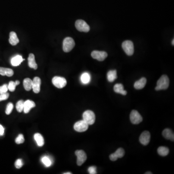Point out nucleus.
<instances>
[{
	"label": "nucleus",
	"mask_w": 174,
	"mask_h": 174,
	"mask_svg": "<svg viewBox=\"0 0 174 174\" xmlns=\"http://www.w3.org/2000/svg\"><path fill=\"white\" fill-rule=\"evenodd\" d=\"M169 85V79L166 75H163L157 82V86L155 90H166Z\"/></svg>",
	"instance_id": "obj_1"
},
{
	"label": "nucleus",
	"mask_w": 174,
	"mask_h": 174,
	"mask_svg": "<svg viewBox=\"0 0 174 174\" xmlns=\"http://www.w3.org/2000/svg\"><path fill=\"white\" fill-rule=\"evenodd\" d=\"M75 46V42L73 38L67 37L64 39L62 49L65 52H69L73 49Z\"/></svg>",
	"instance_id": "obj_2"
},
{
	"label": "nucleus",
	"mask_w": 174,
	"mask_h": 174,
	"mask_svg": "<svg viewBox=\"0 0 174 174\" xmlns=\"http://www.w3.org/2000/svg\"><path fill=\"white\" fill-rule=\"evenodd\" d=\"M83 120L88 123L89 125H93L95 122V114L91 110L85 111L83 114Z\"/></svg>",
	"instance_id": "obj_3"
},
{
	"label": "nucleus",
	"mask_w": 174,
	"mask_h": 174,
	"mask_svg": "<svg viewBox=\"0 0 174 174\" xmlns=\"http://www.w3.org/2000/svg\"><path fill=\"white\" fill-rule=\"evenodd\" d=\"M122 48L128 56H131L134 53V44L131 41L126 40L122 44Z\"/></svg>",
	"instance_id": "obj_4"
},
{
	"label": "nucleus",
	"mask_w": 174,
	"mask_h": 174,
	"mask_svg": "<svg viewBox=\"0 0 174 174\" xmlns=\"http://www.w3.org/2000/svg\"><path fill=\"white\" fill-rule=\"evenodd\" d=\"M75 26L78 30L80 32H85L87 33L90 30V27L88 25V24L83 21V20H79L76 21L75 23Z\"/></svg>",
	"instance_id": "obj_5"
},
{
	"label": "nucleus",
	"mask_w": 174,
	"mask_h": 174,
	"mask_svg": "<svg viewBox=\"0 0 174 174\" xmlns=\"http://www.w3.org/2000/svg\"><path fill=\"white\" fill-rule=\"evenodd\" d=\"M52 81L54 85L59 89L64 88L67 84V81L62 77H54Z\"/></svg>",
	"instance_id": "obj_6"
},
{
	"label": "nucleus",
	"mask_w": 174,
	"mask_h": 174,
	"mask_svg": "<svg viewBox=\"0 0 174 174\" xmlns=\"http://www.w3.org/2000/svg\"><path fill=\"white\" fill-rule=\"evenodd\" d=\"M89 124L84 120L77 122L74 126V130L78 132H84L88 130Z\"/></svg>",
	"instance_id": "obj_7"
},
{
	"label": "nucleus",
	"mask_w": 174,
	"mask_h": 174,
	"mask_svg": "<svg viewBox=\"0 0 174 174\" xmlns=\"http://www.w3.org/2000/svg\"><path fill=\"white\" fill-rule=\"evenodd\" d=\"M130 120L131 123L134 124H138L142 122L143 118L138 112L135 110L131 111L130 114Z\"/></svg>",
	"instance_id": "obj_8"
},
{
	"label": "nucleus",
	"mask_w": 174,
	"mask_h": 174,
	"mask_svg": "<svg viewBox=\"0 0 174 174\" xmlns=\"http://www.w3.org/2000/svg\"><path fill=\"white\" fill-rule=\"evenodd\" d=\"M75 154L77 156V164L78 166H81L86 161V154L82 150H78L75 152Z\"/></svg>",
	"instance_id": "obj_9"
},
{
	"label": "nucleus",
	"mask_w": 174,
	"mask_h": 174,
	"mask_svg": "<svg viewBox=\"0 0 174 174\" xmlns=\"http://www.w3.org/2000/svg\"><path fill=\"white\" fill-rule=\"evenodd\" d=\"M91 57L99 61H103L107 57V53L105 51H93L91 54Z\"/></svg>",
	"instance_id": "obj_10"
},
{
	"label": "nucleus",
	"mask_w": 174,
	"mask_h": 174,
	"mask_svg": "<svg viewBox=\"0 0 174 174\" xmlns=\"http://www.w3.org/2000/svg\"><path fill=\"white\" fill-rule=\"evenodd\" d=\"M150 132L147 131H145L141 134L139 138V141L142 145L146 146L150 143Z\"/></svg>",
	"instance_id": "obj_11"
},
{
	"label": "nucleus",
	"mask_w": 174,
	"mask_h": 174,
	"mask_svg": "<svg viewBox=\"0 0 174 174\" xmlns=\"http://www.w3.org/2000/svg\"><path fill=\"white\" fill-rule=\"evenodd\" d=\"M124 154V150L122 148H119L116 150V152L110 155L109 158L112 161H116L118 159L123 157Z\"/></svg>",
	"instance_id": "obj_12"
},
{
	"label": "nucleus",
	"mask_w": 174,
	"mask_h": 174,
	"mask_svg": "<svg viewBox=\"0 0 174 174\" xmlns=\"http://www.w3.org/2000/svg\"><path fill=\"white\" fill-rule=\"evenodd\" d=\"M41 83V79L38 77H35L33 79L32 89L34 93H38L40 91Z\"/></svg>",
	"instance_id": "obj_13"
},
{
	"label": "nucleus",
	"mask_w": 174,
	"mask_h": 174,
	"mask_svg": "<svg viewBox=\"0 0 174 174\" xmlns=\"http://www.w3.org/2000/svg\"><path fill=\"white\" fill-rule=\"evenodd\" d=\"M35 106H36V103H34L33 101L29 100H27L24 102L23 111L25 113H28L30 111V110Z\"/></svg>",
	"instance_id": "obj_14"
},
{
	"label": "nucleus",
	"mask_w": 174,
	"mask_h": 174,
	"mask_svg": "<svg viewBox=\"0 0 174 174\" xmlns=\"http://www.w3.org/2000/svg\"><path fill=\"white\" fill-rule=\"evenodd\" d=\"M28 65L29 67L33 68V69L36 70L38 66L35 61V57L33 54L30 53L28 57Z\"/></svg>",
	"instance_id": "obj_15"
},
{
	"label": "nucleus",
	"mask_w": 174,
	"mask_h": 174,
	"mask_svg": "<svg viewBox=\"0 0 174 174\" xmlns=\"http://www.w3.org/2000/svg\"><path fill=\"white\" fill-rule=\"evenodd\" d=\"M147 83L146 78H142L139 81H136L134 84V87L136 90H141L144 88Z\"/></svg>",
	"instance_id": "obj_16"
},
{
	"label": "nucleus",
	"mask_w": 174,
	"mask_h": 174,
	"mask_svg": "<svg viewBox=\"0 0 174 174\" xmlns=\"http://www.w3.org/2000/svg\"><path fill=\"white\" fill-rule=\"evenodd\" d=\"M163 135L166 139L171 140L174 141V134L173 131L169 129H164L163 131Z\"/></svg>",
	"instance_id": "obj_17"
},
{
	"label": "nucleus",
	"mask_w": 174,
	"mask_h": 174,
	"mask_svg": "<svg viewBox=\"0 0 174 174\" xmlns=\"http://www.w3.org/2000/svg\"><path fill=\"white\" fill-rule=\"evenodd\" d=\"M19 41H20L16 33L14 32H11L9 34V42L10 44L12 45L15 46L18 44Z\"/></svg>",
	"instance_id": "obj_18"
},
{
	"label": "nucleus",
	"mask_w": 174,
	"mask_h": 174,
	"mask_svg": "<svg viewBox=\"0 0 174 174\" xmlns=\"http://www.w3.org/2000/svg\"><path fill=\"white\" fill-rule=\"evenodd\" d=\"M25 59H23L22 56L21 55H17L12 58L11 60V65L14 66H17L21 65V63L23 62Z\"/></svg>",
	"instance_id": "obj_19"
},
{
	"label": "nucleus",
	"mask_w": 174,
	"mask_h": 174,
	"mask_svg": "<svg viewBox=\"0 0 174 174\" xmlns=\"http://www.w3.org/2000/svg\"><path fill=\"white\" fill-rule=\"evenodd\" d=\"M114 90L118 93L121 94L122 95H126L127 91L124 90V87L122 84H116L114 86Z\"/></svg>",
	"instance_id": "obj_20"
},
{
	"label": "nucleus",
	"mask_w": 174,
	"mask_h": 174,
	"mask_svg": "<svg viewBox=\"0 0 174 174\" xmlns=\"http://www.w3.org/2000/svg\"><path fill=\"white\" fill-rule=\"evenodd\" d=\"M0 74L2 76H6L10 77L13 76L14 71L10 68L0 67Z\"/></svg>",
	"instance_id": "obj_21"
},
{
	"label": "nucleus",
	"mask_w": 174,
	"mask_h": 174,
	"mask_svg": "<svg viewBox=\"0 0 174 174\" xmlns=\"http://www.w3.org/2000/svg\"><path fill=\"white\" fill-rule=\"evenodd\" d=\"M107 78L110 82H113L117 78V71L115 70H110L107 74Z\"/></svg>",
	"instance_id": "obj_22"
},
{
	"label": "nucleus",
	"mask_w": 174,
	"mask_h": 174,
	"mask_svg": "<svg viewBox=\"0 0 174 174\" xmlns=\"http://www.w3.org/2000/svg\"><path fill=\"white\" fill-rule=\"evenodd\" d=\"M34 138L38 146L42 147L44 145V139L42 135L39 133L35 134Z\"/></svg>",
	"instance_id": "obj_23"
},
{
	"label": "nucleus",
	"mask_w": 174,
	"mask_h": 174,
	"mask_svg": "<svg viewBox=\"0 0 174 174\" xmlns=\"http://www.w3.org/2000/svg\"><path fill=\"white\" fill-rule=\"evenodd\" d=\"M32 84H33V81H32L30 78H26L23 81L24 88L27 91H30L32 90Z\"/></svg>",
	"instance_id": "obj_24"
},
{
	"label": "nucleus",
	"mask_w": 174,
	"mask_h": 174,
	"mask_svg": "<svg viewBox=\"0 0 174 174\" xmlns=\"http://www.w3.org/2000/svg\"><path fill=\"white\" fill-rule=\"evenodd\" d=\"M81 81L84 84H87L90 81V76L87 72H85L82 74L81 78Z\"/></svg>",
	"instance_id": "obj_25"
},
{
	"label": "nucleus",
	"mask_w": 174,
	"mask_h": 174,
	"mask_svg": "<svg viewBox=\"0 0 174 174\" xmlns=\"http://www.w3.org/2000/svg\"><path fill=\"white\" fill-rule=\"evenodd\" d=\"M158 153L160 155L162 156H166L169 153V150L168 148L166 147H160L158 149Z\"/></svg>",
	"instance_id": "obj_26"
},
{
	"label": "nucleus",
	"mask_w": 174,
	"mask_h": 174,
	"mask_svg": "<svg viewBox=\"0 0 174 174\" xmlns=\"http://www.w3.org/2000/svg\"><path fill=\"white\" fill-rule=\"evenodd\" d=\"M24 105V102L23 100H20L17 102L16 104V109L18 112H21L23 111Z\"/></svg>",
	"instance_id": "obj_27"
},
{
	"label": "nucleus",
	"mask_w": 174,
	"mask_h": 174,
	"mask_svg": "<svg viewBox=\"0 0 174 174\" xmlns=\"http://www.w3.org/2000/svg\"><path fill=\"white\" fill-rule=\"evenodd\" d=\"M41 161L43 164L46 167H49L52 164V162H51V160L47 156L43 157L42 158Z\"/></svg>",
	"instance_id": "obj_28"
},
{
	"label": "nucleus",
	"mask_w": 174,
	"mask_h": 174,
	"mask_svg": "<svg viewBox=\"0 0 174 174\" xmlns=\"http://www.w3.org/2000/svg\"><path fill=\"white\" fill-rule=\"evenodd\" d=\"M24 138L23 134H20L17 136V138H16L15 142L17 144H21L24 142Z\"/></svg>",
	"instance_id": "obj_29"
},
{
	"label": "nucleus",
	"mask_w": 174,
	"mask_h": 174,
	"mask_svg": "<svg viewBox=\"0 0 174 174\" xmlns=\"http://www.w3.org/2000/svg\"><path fill=\"white\" fill-rule=\"evenodd\" d=\"M14 108V106L12 103H8L6 106V110H5V113L6 115L10 114L12 111L13 109Z\"/></svg>",
	"instance_id": "obj_30"
},
{
	"label": "nucleus",
	"mask_w": 174,
	"mask_h": 174,
	"mask_svg": "<svg viewBox=\"0 0 174 174\" xmlns=\"http://www.w3.org/2000/svg\"><path fill=\"white\" fill-rule=\"evenodd\" d=\"M16 87V85L15 82L12 81H10L8 85V90H10V91H12V92L15 91Z\"/></svg>",
	"instance_id": "obj_31"
},
{
	"label": "nucleus",
	"mask_w": 174,
	"mask_h": 174,
	"mask_svg": "<svg viewBox=\"0 0 174 174\" xmlns=\"http://www.w3.org/2000/svg\"><path fill=\"white\" fill-rule=\"evenodd\" d=\"M23 165V162H22V160L21 159H17L15 162V167L17 169H20V168H21Z\"/></svg>",
	"instance_id": "obj_32"
},
{
	"label": "nucleus",
	"mask_w": 174,
	"mask_h": 174,
	"mask_svg": "<svg viewBox=\"0 0 174 174\" xmlns=\"http://www.w3.org/2000/svg\"><path fill=\"white\" fill-rule=\"evenodd\" d=\"M8 85L7 84H4L3 86L0 87V94L8 92Z\"/></svg>",
	"instance_id": "obj_33"
},
{
	"label": "nucleus",
	"mask_w": 174,
	"mask_h": 174,
	"mask_svg": "<svg viewBox=\"0 0 174 174\" xmlns=\"http://www.w3.org/2000/svg\"><path fill=\"white\" fill-rule=\"evenodd\" d=\"M9 96V94L8 93L0 94V102L4 101V100H7Z\"/></svg>",
	"instance_id": "obj_34"
},
{
	"label": "nucleus",
	"mask_w": 174,
	"mask_h": 174,
	"mask_svg": "<svg viewBox=\"0 0 174 174\" xmlns=\"http://www.w3.org/2000/svg\"><path fill=\"white\" fill-rule=\"evenodd\" d=\"M97 168L96 166H90L88 168V172L90 174H97V172H96Z\"/></svg>",
	"instance_id": "obj_35"
},
{
	"label": "nucleus",
	"mask_w": 174,
	"mask_h": 174,
	"mask_svg": "<svg viewBox=\"0 0 174 174\" xmlns=\"http://www.w3.org/2000/svg\"><path fill=\"white\" fill-rule=\"evenodd\" d=\"M4 132H5V129L3 126L0 124V135H4Z\"/></svg>",
	"instance_id": "obj_36"
},
{
	"label": "nucleus",
	"mask_w": 174,
	"mask_h": 174,
	"mask_svg": "<svg viewBox=\"0 0 174 174\" xmlns=\"http://www.w3.org/2000/svg\"><path fill=\"white\" fill-rule=\"evenodd\" d=\"M15 82V84H16V86L18 85H19V84H20V82L19 81H16V82Z\"/></svg>",
	"instance_id": "obj_37"
},
{
	"label": "nucleus",
	"mask_w": 174,
	"mask_h": 174,
	"mask_svg": "<svg viewBox=\"0 0 174 174\" xmlns=\"http://www.w3.org/2000/svg\"><path fill=\"white\" fill-rule=\"evenodd\" d=\"M172 44L173 46L174 45V39H173V41L172 42Z\"/></svg>",
	"instance_id": "obj_38"
},
{
	"label": "nucleus",
	"mask_w": 174,
	"mask_h": 174,
	"mask_svg": "<svg viewBox=\"0 0 174 174\" xmlns=\"http://www.w3.org/2000/svg\"><path fill=\"white\" fill-rule=\"evenodd\" d=\"M72 174V173H70V172H69V173H64V174Z\"/></svg>",
	"instance_id": "obj_39"
},
{
	"label": "nucleus",
	"mask_w": 174,
	"mask_h": 174,
	"mask_svg": "<svg viewBox=\"0 0 174 174\" xmlns=\"http://www.w3.org/2000/svg\"><path fill=\"white\" fill-rule=\"evenodd\" d=\"M148 172V173H146V174H152V173H150V172Z\"/></svg>",
	"instance_id": "obj_40"
}]
</instances>
